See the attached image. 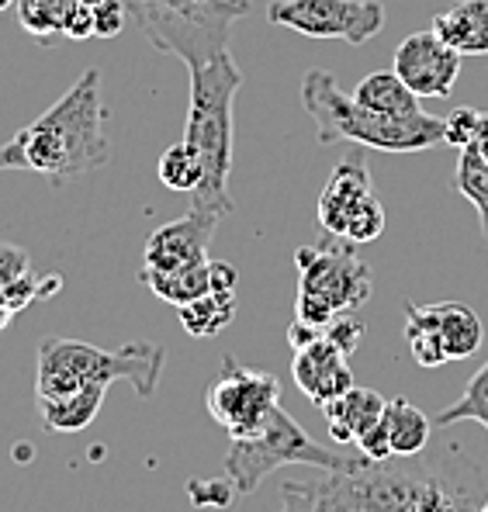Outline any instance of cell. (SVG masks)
Wrapping results in <instances>:
<instances>
[{
    "label": "cell",
    "mask_w": 488,
    "mask_h": 512,
    "mask_svg": "<svg viewBox=\"0 0 488 512\" xmlns=\"http://www.w3.org/2000/svg\"><path fill=\"white\" fill-rule=\"evenodd\" d=\"M104 395H108V384H87V388L59 398H35V405H39L42 426L49 433H80L97 419Z\"/></svg>",
    "instance_id": "e0dca14e"
},
{
    "label": "cell",
    "mask_w": 488,
    "mask_h": 512,
    "mask_svg": "<svg viewBox=\"0 0 488 512\" xmlns=\"http://www.w3.org/2000/svg\"><path fill=\"white\" fill-rule=\"evenodd\" d=\"M385 405L388 402L374 388H357L354 384L347 395L326 402L319 412L326 416V426H329V433H333V440L340 443V447H350V443H357L367 429L385 416Z\"/></svg>",
    "instance_id": "9a60e30c"
},
{
    "label": "cell",
    "mask_w": 488,
    "mask_h": 512,
    "mask_svg": "<svg viewBox=\"0 0 488 512\" xmlns=\"http://www.w3.org/2000/svg\"><path fill=\"white\" fill-rule=\"evenodd\" d=\"M129 4L125 0H97L94 4V39H115L122 35Z\"/></svg>",
    "instance_id": "f546056e"
},
{
    "label": "cell",
    "mask_w": 488,
    "mask_h": 512,
    "mask_svg": "<svg viewBox=\"0 0 488 512\" xmlns=\"http://www.w3.org/2000/svg\"><path fill=\"white\" fill-rule=\"evenodd\" d=\"M208 412L219 423L229 440L253 436L267 423L270 409L281 405V384L274 374L253 371V367L236 364L232 353H225L222 374L208 384Z\"/></svg>",
    "instance_id": "30bf717a"
},
{
    "label": "cell",
    "mask_w": 488,
    "mask_h": 512,
    "mask_svg": "<svg viewBox=\"0 0 488 512\" xmlns=\"http://www.w3.org/2000/svg\"><path fill=\"white\" fill-rule=\"evenodd\" d=\"M405 340H409V350L416 357L419 367H440V364H450L447 353H444V343H440L437 329L423 319L419 305H405Z\"/></svg>",
    "instance_id": "484cf974"
},
{
    "label": "cell",
    "mask_w": 488,
    "mask_h": 512,
    "mask_svg": "<svg viewBox=\"0 0 488 512\" xmlns=\"http://www.w3.org/2000/svg\"><path fill=\"white\" fill-rule=\"evenodd\" d=\"M457 191L475 205L478 218H482V232L488 239V156L478 153L475 146L461 149V160H457Z\"/></svg>",
    "instance_id": "d4e9b609"
},
{
    "label": "cell",
    "mask_w": 488,
    "mask_h": 512,
    "mask_svg": "<svg viewBox=\"0 0 488 512\" xmlns=\"http://www.w3.org/2000/svg\"><path fill=\"white\" fill-rule=\"evenodd\" d=\"M63 35L73 42H84L94 35V4H84V0H73L70 14H66Z\"/></svg>",
    "instance_id": "836d02e7"
},
{
    "label": "cell",
    "mask_w": 488,
    "mask_h": 512,
    "mask_svg": "<svg viewBox=\"0 0 488 512\" xmlns=\"http://www.w3.org/2000/svg\"><path fill=\"white\" fill-rule=\"evenodd\" d=\"M322 336H326V329L322 326H312V322H302V319H295L288 326V343H291V350H305V346H312V343H319Z\"/></svg>",
    "instance_id": "d590c367"
},
{
    "label": "cell",
    "mask_w": 488,
    "mask_h": 512,
    "mask_svg": "<svg viewBox=\"0 0 488 512\" xmlns=\"http://www.w3.org/2000/svg\"><path fill=\"white\" fill-rule=\"evenodd\" d=\"M461 59V52L430 28V32H416L399 42L392 70L416 97H450L461 77Z\"/></svg>",
    "instance_id": "8fae6325"
},
{
    "label": "cell",
    "mask_w": 488,
    "mask_h": 512,
    "mask_svg": "<svg viewBox=\"0 0 488 512\" xmlns=\"http://www.w3.org/2000/svg\"><path fill=\"white\" fill-rule=\"evenodd\" d=\"M11 319H14V308L7 305V301H4V295H0V329H4V326H7V322H11Z\"/></svg>",
    "instance_id": "8d00e7d4"
},
{
    "label": "cell",
    "mask_w": 488,
    "mask_h": 512,
    "mask_svg": "<svg viewBox=\"0 0 488 512\" xmlns=\"http://www.w3.org/2000/svg\"><path fill=\"white\" fill-rule=\"evenodd\" d=\"M163 374V346L129 343L122 350H97L90 343L49 336L39 346L35 398H59L87 384L129 381L142 398H149Z\"/></svg>",
    "instance_id": "8992f818"
},
{
    "label": "cell",
    "mask_w": 488,
    "mask_h": 512,
    "mask_svg": "<svg viewBox=\"0 0 488 512\" xmlns=\"http://www.w3.org/2000/svg\"><path fill=\"white\" fill-rule=\"evenodd\" d=\"M450 457H399L364 471H315L302 478L326 512H478L485 502L478 468L454 471Z\"/></svg>",
    "instance_id": "6da1fadb"
},
{
    "label": "cell",
    "mask_w": 488,
    "mask_h": 512,
    "mask_svg": "<svg viewBox=\"0 0 488 512\" xmlns=\"http://www.w3.org/2000/svg\"><path fill=\"white\" fill-rule=\"evenodd\" d=\"M433 423L440 429L457 426V423H478V426H485V433H488V360L475 371V378L468 381V388L461 391V398H457L450 409L440 412Z\"/></svg>",
    "instance_id": "cb8c5ba5"
},
{
    "label": "cell",
    "mask_w": 488,
    "mask_h": 512,
    "mask_svg": "<svg viewBox=\"0 0 488 512\" xmlns=\"http://www.w3.org/2000/svg\"><path fill=\"white\" fill-rule=\"evenodd\" d=\"M205 167H201V156L191 142H174L170 149H163L160 156V180L163 187L177 194H194L201 187Z\"/></svg>",
    "instance_id": "603a6c76"
},
{
    "label": "cell",
    "mask_w": 488,
    "mask_h": 512,
    "mask_svg": "<svg viewBox=\"0 0 488 512\" xmlns=\"http://www.w3.org/2000/svg\"><path fill=\"white\" fill-rule=\"evenodd\" d=\"M360 336H364V322H360L354 312H340V315H336V319L326 326V340L333 343L340 353H347V357L357 350Z\"/></svg>",
    "instance_id": "1f68e13d"
},
{
    "label": "cell",
    "mask_w": 488,
    "mask_h": 512,
    "mask_svg": "<svg viewBox=\"0 0 488 512\" xmlns=\"http://www.w3.org/2000/svg\"><path fill=\"white\" fill-rule=\"evenodd\" d=\"M298 263V319L326 329L340 312H357L371 298V270L350 246L329 243L302 246Z\"/></svg>",
    "instance_id": "52a82bcc"
},
{
    "label": "cell",
    "mask_w": 488,
    "mask_h": 512,
    "mask_svg": "<svg viewBox=\"0 0 488 512\" xmlns=\"http://www.w3.org/2000/svg\"><path fill=\"white\" fill-rule=\"evenodd\" d=\"M215 229H219V218L194 212V208L184 218H174V222L160 225V229L146 239V263H142V270H160V274H167V270L191 267V263H205Z\"/></svg>",
    "instance_id": "7c38bea8"
},
{
    "label": "cell",
    "mask_w": 488,
    "mask_h": 512,
    "mask_svg": "<svg viewBox=\"0 0 488 512\" xmlns=\"http://www.w3.org/2000/svg\"><path fill=\"white\" fill-rule=\"evenodd\" d=\"M111 160L101 70H87L45 115L0 146V170H32L56 187Z\"/></svg>",
    "instance_id": "7a4b0ae2"
},
{
    "label": "cell",
    "mask_w": 488,
    "mask_h": 512,
    "mask_svg": "<svg viewBox=\"0 0 488 512\" xmlns=\"http://www.w3.org/2000/svg\"><path fill=\"white\" fill-rule=\"evenodd\" d=\"M419 312L437 329L447 360H468L482 350L485 326L471 305H464V301H440V305H419Z\"/></svg>",
    "instance_id": "5bb4252c"
},
{
    "label": "cell",
    "mask_w": 488,
    "mask_h": 512,
    "mask_svg": "<svg viewBox=\"0 0 488 512\" xmlns=\"http://www.w3.org/2000/svg\"><path fill=\"white\" fill-rule=\"evenodd\" d=\"M28 274H32L28 253L14 243H0V295H4L7 288H14L18 281H25Z\"/></svg>",
    "instance_id": "4dcf8cb0"
},
{
    "label": "cell",
    "mask_w": 488,
    "mask_h": 512,
    "mask_svg": "<svg viewBox=\"0 0 488 512\" xmlns=\"http://www.w3.org/2000/svg\"><path fill=\"white\" fill-rule=\"evenodd\" d=\"M180 312V326L194 336V340H208V336H219L225 326L236 315V295H201L191 305L177 308Z\"/></svg>",
    "instance_id": "44dd1931"
},
{
    "label": "cell",
    "mask_w": 488,
    "mask_h": 512,
    "mask_svg": "<svg viewBox=\"0 0 488 512\" xmlns=\"http://www.w3.org/2000/svg\"><path fill=\"white\" fill-rule=\"evenodd\" d=\"M191 73V104H187L184 142H191L201 156V187L191 194L194 212L225 218L232 212L229 173H232V104L243 87V73L222 52L215 63L198 66Z\"/></svg>",
    "instance_id": "277c9868"
},
{
    "label": "cell",
    "mask_w": 488,
    "mask_h": 512,
    "mask_svg": "<svg viewBox=\"0 0 488 512\" xmlns=\"http://www.w3.org/2000/svg\"><path fill=\"white\" fill-rule=\"evenodd\" d=\"M84 4H97V0H84Z\"/></svg>",
    "instance_id": "ab89813d"
},
{
    "label": "cell",
    "mask_w": 488,
    "mask_h": 512,
    "mask_svg": "<svg viewBox=\"0 0 488 512\" xmlns=\"http://www.w3.org/2000/svg\"><path fill=\"white\" fill-rule=\"evenodd\" d=\"M270 25L302 32L305 39H340L364 45L385 28L381 0H274L267 7Z\"/></svg>",
    "instance_id": "9c48e42d"
},
{
    "label": "cell",
    "mask_w": 488,
    "mask_h": 512,
    "mask_svg": "<svg viewBox=\"0 0 488 512\" xmlns=\"http://www.w3.org/2000/svg\"><path fill=\"white\" fill-rule=\"evenodd\" d=\"M7 7H14V0H0V14H4Z\"/></svg>",
    "instance_id": "74e56055"
},
{
    "label": "cell",
    "mask_w": 488,
    "mask_h": 512,
    "mask_svg": "<svg viewBox=\"0 0 488 512\" xmlns=\"http://www.w3.org/2000/svg\"><path fill=\"white\" fill-rule=\"evenodd\" d=\"M354 101L371 111H381V115H416V111H423V104H419L423 97L412 94L395 70L367 73L354 90Z\"/></svg>",
    "instance_id": "ac0fdd59"
},
{
    "label": "cell",
    "mask_w": 488,
    "mask_h": 512,
    "mask_svg": "<svg viewBox=\"0 0 488 512\" xmlns=\"http://www.w3.org/2000/svg\"><path fill=\"white\" fill-rule=\"evenodd\" d=\"M488 125V115L478 108H457L450 111L444 118V146H454V149H464V146H475L482 139Z\"/></svg>",
    "instance_id": "4316f807"
},
{
    "label": "cell",
    "mask_w": 488,
    "mask_h": 512,
    "mask_svg": "<svg viewBox=\"0 0 488 512\" xmlns=\"http://www.w3.org/2000/svg\"><path fill=\"white\" fill-rule=\"evenodd\" d=\"M187 495H191L194 506L225 509V506H232V499H236L239 492L225 474H215V478H194L191 485H187Z\"/></svg>",
    "instance_id": "83f0119b"
},
{
    "label": "cell",
    "mask_w": 488,
    "mask_h": 512,
    "mask_svg": "<svg viewBox=\"0 0 488 512\" xmlns=\"http://www.w3.org/2000/svg\"><path fill=\"white\" fill-rule=\"evenodd\" d=\"M291 374H295V384L305 391V398L315 409H322L326 402H333V398L347 395L354 388V371L347 364V353L336 350L326 336L295 353Z\"/></svg>",
    "instance_id": "4fadbf2b"
},
{
    "label": "cell",
    "mask_w": 488,
    "mask_h": 512,
    "mask_svg": "<svg viewBox=\"0 0 488 512\" xmlns=\"http://www.w3.org/2000/svg\"><path fill=\"white\" fill-rule=\"evenodd\" d=\"M302 104L315 122L319 146H340L357 142L381 153H423V149L444 146V118L426 111L416 115H381L343 94L329 70H309L302 77Z\"/></svg>",
    "instance_id": "3957f363"
},
{
    "label": "cell",
    "mask_w": 488,
    "mask_h": 512,
    "mask_svg": "<svg viewBox=\"0 0 488 512\" xmlns=\"http://www.w3.org/2000/svg\"><path fill=\"white\" fill-rule=\"evenodd\" d=\"M357 450L367 457V461H374V464H378V461H388V457H395V454H392V443H388L385 416H381L378 423H374L364 436H360V440H357Z\"/></svg>",
    "instance_id": "d6a6232c"
},
{
    "label": "cell",
    "mask_w": 488,
    "mask_h": 512,
    "mask_svg": "<svg viewBox=\"0 0 488 512\" xmlns=\"http://www.w3.org/2000/svg\"><path fill=\"white\" fill-rule=\"evenodd\" d=\"M208 277H212V291L215 295H236V267L225 260H208Z\"/></svg>",
    "instance_id": "e575fe53"
},
{
    "label": "cell",
    "mask_w": 488,
    "mask_h": 512,
    "mask_svg": "<svg viewBox=\"0 0 488 512\" xmlns=\"http://www.w3.org/2000/svg\"><path fill=\"white\" fill-rule=\"evenodd\" d=\"M319 512H326V509H319Z\"/></svg>",
    "instance_id": "60d3db41"
},
{
    "label": "cell",
    "mask_w": 488,
    "mask_h": 512,
    "mask_svg": "<svg viewBox=\"0 0 488 512\" xmlns=\"http://www.w3.org/2000/svg\"><path fill=\"white\" fill-rule=\"evenodd\" d=\"M14 7H18L21 28L42 45H52L63 35L66 14H70L73 0H14Z\"/></svg>",
    "instance_id": "7402d4cb"
},
{
    "label": "cell",
    "mask_w": 488,
    "mask_h": 512,
    "mask_svg": "<svg viewBox=\"0 0 488 512\" xmlns=\"http://www.w3.org/2000/svg\"><path fill=\"white\" fill-rule=\"evenodd\" d=\"M142 281L153 288L156 298H163L167 305L184 308L191 305L194 298L201 295H212V277H208V260L205 263H191V267H180V270H142Z\"/></svg>",
    "instance_id": "ffe728a7"
},
{
    "label": "cell",
    "mask_w": 488,
    "mask_h": 512,
    "mask_svg": "<svg viewBox=\"0 0 488 512\" xmlns=\"http://www.w3.org/2000/svg\"><path fill=\"white\" fill-rule=\"evenodd\" d=\"M288 464H302V468L312 471L354 474L374 461H367L360 450L347 454V450H340V443L326 447V443H319L315 436L305 433L281 405H274L267 423L257 433L232 440L229 454L222 461V474L236 485L239 495H253L264 485L267 474H274L277 468H288Z\"/></svg>",
    "instance_id": "5b68a950"
},
{
    "label": "cell",
    "mask_w": 488,
    "mask_h": 512,
    "mask_svg": "<svg viewBox=\"0 0 488 512\" xmlns=\"http://www.w3.org/2000/svg\"><path fill=\"white\" fill-rule=\"evenodd\" d=\"M478 512H488V495H485V502H482V509H478Z\"/></svg>",
    "instance_id": "f35d334b"
},
{
    "label": "cell",
    "mask_w": 488,
    "mask_h": 512,
    "mask_svg": "<svg viewBox=\"0 0 488 512\" xmlns=\"http://www.w3.org/2000/svg\"><path fill=\"white\" fill-rule=\"evenodd\" d=\"M385 426H388V443H392L395 457H416L430 443L433 419L423 409H416L405 398H392L385 405Z\"/></svg>",
    "instance_id": "d6986e66"
},
{
    "label": "cell",
    "mask_w": 488,
    "mask_h": 512,
    "mask_svg": "<svg viewBox=\"0 0 488 512\" xmlns=\"http://www.w3.org/2000/svg\"><path fill=\"white\" fill-rule=\"evenodd\" d=\"M433 32L461 56H488V0H461L433 18Z\"/></svg>",
    "instance_id": "2e32d148"
},
{
    "label": "cell",
    "mask_w": 488,
    "mask_h": 512,
    "mask_svg": "<svg viewBox=\"0 0 488 512\" xmlns=\"http://www.w3.org/2000/svg\"><path fill=\"white\" fill-rule=\"evenodd\" d=\"M319 225L343 243H374L385 232V208L374 198L364 156H350L333 170L319 198Z\"/></svg>",
    "instance_id": "ba28073f"
},
{
    "label": "cell",
    "mask_w": 488,
    "mask_h": 512,
    "mask_svg": "<svg viewBox=\"0 0 488 512\" xmlns=\"http://www.w3.org/2000/svg\"><path fill=\"white\" fill-rule=\"evenodd\" d=\"M167 11L177 14H191V18H205V14H222V11H236V14H250V0H156Z\"/></svg>",
    "instance_id": "f1b7e54d"
}]
</instances>
